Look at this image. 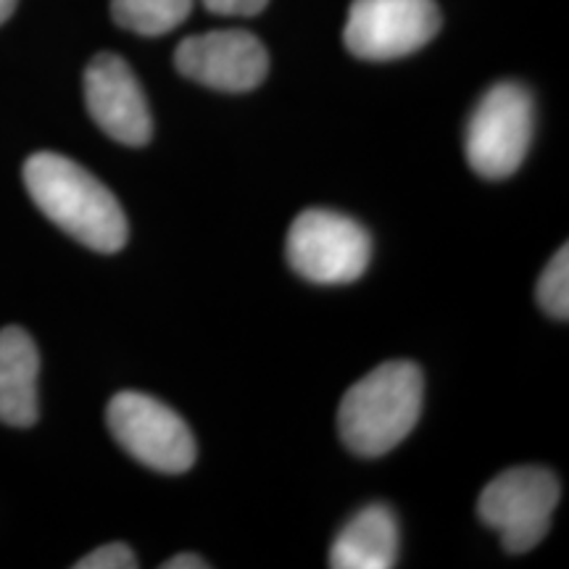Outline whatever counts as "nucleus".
<instances>
[{"instance_id": "obj_14", "label": "nucleus", "mask_w": 569, "mask_h": 569, "mask_svg": "<svg viewBox=\"0 0 569 569\" xmlns=\"http://www.w3.org/2000/svg\"><path fill=\"white\" fill-rule=\"evenodd\" d=\"M140 561L127 543H106L77 561V569H134Z\"/></svg>"}, {"instance_id": "obj_7", "label": "nucleus", "mask_w": 569, "mask_h": 569, "mask_svg": "<svg viewBox=\"0 0 569 569\" xmlns=\"http://www.w3.org/2000/svg\"><path fill=\"white\" fill-rule=\"evenodd\" d=\"M440 21L436 0H353L343 42L356 59L393 61L425 48Z\"/></svg>"}, {"instance_id": "obj_12", "label": "nucleus", "mask_w": 569, "mask_h": 569, "mask_svg": "<svg viewBox=\"0 0 569 569\" xmlns=\"http://www.w3.org/2000/svg\"><path fill=\"white\" fill-rule=\"evenodd\" d=\"M193 11V0H111V17L124 30L156 38L172 32Z\"/></svg>"}, {"instance_id": "obj_16", "label": "nucleus", "mask_w": 569, "mask_h": 569, "mask_svg": "<svg viewBox=\"0 0 569 569\" xmlns=\"http://www.w3.org/2000/svg\"><path fill=\"white\" fill-rule=\"evenodd\" d=\"M209 561L198 557V553H177L169 561H163V569H206Z\"/></svg>"}, {"instance_id": "obj_2", "label": "nucleus", "mask_w": 569, "mask_h": 569, "mask_svg": "<svg viewBox=\"0 0 569 569\" xmlns=\"http://www.w3.org/2000/svg\"><path fill=\"white\" fill-rule=\"evenodd\" d=\"M425 377L411 361H388L348 388L338 409L343 443L359 457H382L415 430Z\"/></svg>"}, {"instance_id": "obj_8", "label": "nucleus", "mask_w": 569, "mask_h": 569, "mask_svg": "<svg viewBox=\"0 0 569 569\" xmlns=\"http://www.w3.org/2000/svg\"><path fill=\"white\" fill-rule=\"evenodd\" d=\"M174 67L203 88L248 92L267 80L269 56L264 42L246 30H213L184 38Z\"/></svg>"}, {"instance_id": "obj_3", "label": "nucleus", "mask_w": 569, "mask_h": 569, "mask_svg": "<svg viewBox=\"0 0 569 569\" xmlns=\"http://www.w3.org/2000/svg\"><path fill=\"white\" fill-rule=\"evenodd\" d=\"M536 132V101L519 82H498L475 106L467 122L465 151L472 172L507 180L522 167Z\"/></svg>"}, {"instance_id": "obj_5", "label": "nucleus", "mask_w": 569, "mask_h": 569, "mask_svg": "<svg viewBox=\"0 0 569 569\" xmlns=\"http://www.w3.org/2000/svg\"><path fill=\"white\" fill-rule=\"evenodd\" d=\"M106 422L113 440L140 465L163 475H182L196 465V438L184 419L156 398L124 390L109 401Z\"/></svg>"}, {"instance_id": "obj_9", "label": "nucleus", "mask_w": 569, "mask_h": 569, "mask_svg": "<svg viewBox=\"0 0 569 569\" xmlns=\"http://www.w3.org/2000/svg\"><path fill=\"white\" fill-rule=\"evenodd\" d=\"M84 103L101 130L124 146H146L153 117L130 63L117 53H98L84 71Z\"/></svg>"}, {"instance_id": "obj_13", "label": "nucleus", "mask_w": 569, "mask_h": 569, "mask_svg": "<svg viewBox=\"0 0 569 569\" xmlns=\"http://www.w3.org/2000/svg\"><path fill=\"white\" fill-rule=\"evenodd\" d=\"M538 303L546 315L567 322L569 319V248L561 246L538 277Z\"/></svg>"}, {"instance_id": "obj_11", "label": "nucleus", "mask_w": 569, "mask_h": 569, "mask_svg": "<svg viewBox=\"0 0 569 569\" xmlns=\"http://www.w3.org/2000/svg\"><path fill=\"white\" fill-rule=\"evenodd\" d=\"M398 522L386 503H369L338 532L330 549L332 569H393Z\"/></svg>"}, {"instance_id": "obj_10", "label": "nucleus", "mask_w": 569, "mask_h": 569, "mask_svg": "<svg viewBox=\"0 0 569 569\" xmlns=\"http://www.w3.org/2000/svg\"><path fill=\"white\" fill-rule=\"evenodd\" d=\"M40 356L32 336L17 325L0 330V422L32 427L38 422Z\"/></svg>"}, {"instance_id": "obj_1", "label": "nucleus", "mask_w": 569, "mask_h": 569, "mask_svg": "<svg viewBox=\"0 0 569 569\" xmlns=\"http://www.w3.org/2000/svg\"><path fill=\"white\" fill-rule=\"evenodd\" d=\"M24 188L53 224L92 251L117 253L130 238L117 196L67 156L48 151L30 156Z\"/></svg>"}, {"instance_id": "obj_4", "label": "nucleus", "mask_w": 569, "mask_h": 569, "mask_svg": "<svg viewBox=\"0 0 569 569\" xmlns=\"http://www.w3.org/2000/svg\"><path fill=\"white\" fill-rule=\"evenodd\" d=\"M288 264L315 284H348L367 272L372 240L356 219L346 213L309 209L290 224Z\"/></svg>"}, {"instance_id": "obj_6", "label": "nucleus", "mask_w": 569, "mask_h": 569, "mask_svg": "<svg viewBox=\"0 0 569 569\" xmlns=\"http://www.w3.org/2000/svg\"><path fill=\"white\" fill-rule=\"evenodd\" d=\"M559 507V480L551 469L515 467L496 475L480 493L478 515L501 536L509 553L536 549Z\"/></svg>"}, {"instance_id": "obj_15", "label": "nucleus", "mask_w": 569, "mask_h": 569, "mask_svg": "<svg viewBox=\"0 0 569 569\" xmlns=\"http://www.w3.org/2000/svg\"><path fill=\"white\" fill-rule=\"evenodd\" d=\"M269 0H203V6L219 17H256L267 9Z\"/></svg>"}, {"instance_id": "obj_17", "label": "nucleus", "mask_w": 569, "mask_h": 569, "mask_svg": "<svg viewBox=\"0 0 569 569\" xmlns=\"http://www.w3.org/2000/svg\"><path fill=\"white\" fill-rule=\"evenodd\" d=\"M17 3H19V0H0V24L11 19V13H13V9H17Z\"/></svg>"}]
</instances>
